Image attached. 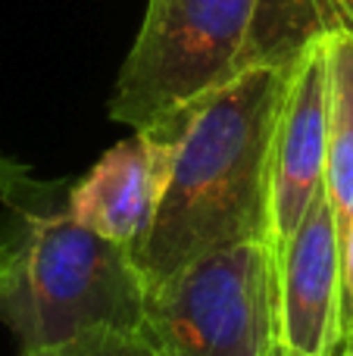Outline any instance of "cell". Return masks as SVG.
<instances>
[{
  "instance_id": "cell-1",
  "label": "cell",
  "mask_w": 353,
  "mask_h": 356,
  "mask_svg": "<svg viewBox=\"0 0 353 356\" xmlns=\"http://www.w3.org/2000/svg\"><path fill=\"white\" fill-rule=\"evenodd\" d=\"M294 60L244 69L166 138V184L131 250L147 291L210 250L247 238L269 241L272 135Z\"/></svg>"
},
{
  "instance_id": "cell-2",
  "label": "cell",
  "mask_w": 353,
  "mask_h": 356,
  "mask_svg": "<svg viewBox=\"0 0 353 356\" xmlns=\"http://www.w3.org/2000/svg\"><path fill=\"white\" fill-rule=\"evenodd\" d=\"M329 29V0H147L106 113L166 141L235 75L294 60Z\"/></svg>"
},
{
  "instance_id": "cell-3",
  "label": "cell",
  "mask_w": 353,
  "mask_h": 356,
  "mask_svg": "<svg viewBox=\"0 0 353 356\" xmlns=\"http://www.w3.org/2000/svg\"><path fill=\"white\" fill-rule=\"evenodd\" d=\"M16 266L0 297V322L19 353L56 347L97 328H141L147 284L131 250L69 219L66 209H28Z\"/></svg>"
},
{
  "instance_id": "cell-4",
  "label": "cell",
  "mask_w": 353,
  "mask_h": 356,
  "mask_svg": "<svg viewBox=\"0 0 353 356\" xmlns=\"http://www.w3.org/2000/svg\"><path fill=\"white\" fill-rule=\"evenodd\" d=\"M138 332L160 356H275V250L225 244L147 291Z\"/></svg>"
},
{
  "instance_id": "cell-5",
  "label": "cell",
  "mask_w": 353,
  "mask_h": 356,
  "mask_svg": "<svg viewBox=\"0 0 353 356\" xmlns=\"http://www.w3.org/2000/svg\"><path fill=\"white\" fill-rule=\"evenodd\" d=\"M279 350L329 356L347 350L341 300V234L325 184L275 250Z\"/></svg>"
},
{
  "instance_id": "cell-6",
  "label": "cell",
  "mask_w": 353,
  "mask_h": 356,
  "mask_svg": "<svg viewBox=\"0 0 353 356\" xmlns=\"http://www.w3.org/2000/svg\"><path fill=\"white\" fill-rule=\"evenodd\" d=\"M325 184V44L322 35L297 54L285 85L269 166V244L297 228Z\"/></svg>"
},
{
  "instance_id": "cell-7",
  "label": "cell",
  "mask_w": 353,
  "mask_h": 356,
  "mask_svg": "<svg viewBox=\"0 0 353 356\" xmlns=\"http://www.w3.org/2000/svg\"><path fill=\"white\" fill-rule=\"evenodd\" d=\"M166 172L169 141L131 131L69 188L63 209L81 228L135 250L156 213Z\"/></svg>"
},
{
  "instance_id": "cell-8",
  "label": "cell",
  "mask_w": 353,
  "mask_h": 356,
  "mask_svg": "<svg viewBox=\"0 0 353 356\" xmlns=\"http://www.w3.org/2000/svg\"><path fill=\"white\" fill-rule=\"evenodd\" d=\"M325 44V194L338 234L353 216V31L329 29Z\"/></svg>"
},
{
  "instance_id": "cell-9",
  "label": "cell",
  "mask_w": 353,
  "mask_h": 356,
  "mask_svg": "<svg viewBox=\"0 0 353 356\" xmlns=\"http://www.w3.org/2000/svg\"><path fill=\"white\" fill-rule=\"evenodd\" d=\"M19 356H160L138 328H97L56 347L28 350Z\"/></svg>"
},
{
  "instance_id": "cell-10",
  "label": "cell",
  "mask_w": 353,
  "mask_h": 356,
  "mask_svg": "<svg viewBox=\"0 0 353 356\" xmlns=\"http://www.w3.org/2000/svg\"><path fill=\"white\" fill-rule=\"evenodd\" d=\"M50 184L31 181L28 166L10 160V156H0V200L6 203L16 213H28V209H44L41 200L50 197Z\"/></svg>"
},
{
  "instance_id": "cell-11",
  "label": "cell",
  "mask_w": 353,
  "mask_h": 356,
  "mask_svg": "<svg viewBox=\"0 0 353 356\" xmlns=\"http://www.w3.org/2000/svg\"><path fill=\"white\" fill-rule=\"evenodd\" d=\"M341 300H344V338L353 350V216L341 232Z\"/></svg>"
},
{
  "instance_id": "cell-12",
  "label": "cell",
  "mask_w": 353,
  "mask_h": 356,
  "mask_svg": "<svg viewBox=\"0 0 353 356\" xmlns=\"http://www.w3.org/2000/svg\"><path fill=\"white\" fill-rule=\"evenodd\" d=\"M331 16H335V25L353 31V0H329Z\"/></svg>"
},
{
  "instance_id": "cell-13",
  "label": "cell",
  "mask_w": 353,
  "mask_h": 356,
  "mask_svg": "<svg viewBox=\"0 0 353 356\" xmlns=\"http://www.w3.org/2000/svg\"><path fill=\"white\" fill-rule=\"evenodd\" d=\"M13 263H16V244L10 234H0V272L13 269Z\"/></svg>"
},
{
  "instance_id": "cell-14",
  "label": "cell",
  "mask_w": 353,
  "mask_h": 356,
  "mask_svg": "<svg viewBox=\"0 0 353 356\" xmlns=\"http://www.w3.org/2000/svg\"><path fill=\"white\" fill-rule=\"evenodd\" d=\"M13 266H16V263H13ZM10 282H13V269H3V272H0V297L6 294V288H10Z\"/></svg>"
},
{
  "instance_id": "cell-15",
  "label": "cell",
  "mask_w": 353,
  "mask_h": 356,
  "mask_svg": "<svg viewBox=\"0 0 353 356\" xmlns=\"http://www.w3.org/2000/svg\"><path fill=\"white\" fill-rule=\"evenodd\" d=\"M275 356H304V353H288V350H275ZM329 356H353V350H341V353H329Z\"/></svg>"
}]
</instances>
